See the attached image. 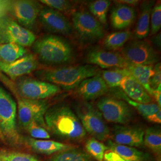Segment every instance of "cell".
Segmentation results:
<instances>
[{"instance_id": "obj_1", "label": "cell", "mask_w": 161, "mask_h": 161, "mask_svg": "<svg viewBox=\"0 0 161 161\" xmlns=\"http://www.w3.org/2000/svg\"><path fill=\"white\" fill-rule=\"evenodd\" d=\"M44 121L47 128L58 137L77 141L86 136L78 117L67 105L58 104L48 108Z\"/></svg>"}, {"instance_id": "obj_2", "label": "cell", "mask_w": 161, "mask_h": 161, "mask_svg": "<svg viewBox=\"0 0 161 161\" xmlns=\"http://www.w3.org/2000/svg\"><path fill=\"white\" fill-rule=\"evenodd\" d=\"M100 72L97 66L86 64L43 70L37 74L44 81L65 90H69L77 87L83 80L98 75Z\"/></svg>"}, {"instance_id": "obj_3", "label": "cell", "mask_w": 161, "mask_h": 161, "mask_svg": "<svg viewBox=\"0 0 161 161\" xmlns=\"http://www.w3.org/2000/svg\"><path fill=\"white\" fill-rule=\"evenodd\" d=\"M33 45L35 54L46 64H66L74 57V50L70 44L58 36L45 35L35 41Z\"/></svg>"}, {"instance_id": "obj_4", "label": "cell", "mask_w": 161, "mask_h": 161, "mask_svg": "<svg viewBox=\"0 0 161 161\" xmlns=\"http://www.w3.org/2000/svg\"><path fill=\"white\" fill-rule=\"evenodd\" d=\"M16 103L0 86V128L5 139L13 144H19L21 142L16 125Z\"/></svg>"}, {"instance_id": "obj_5", "label": "cell", "mask_w": 161, "mask_h": 161, "mask_svg": "<svg viewBox=\"0 0 161 161\" xmlns=\"http://www.w3.org/2000/svg\"><path fill=\"white\" fill-rule=\"evenodd\" d=\"M76 115L86 131L94 138L104 141L109 137L110 130L100 112L86 102L79 104L76 108Z\"/></svg>"}, {"instance_id": "obj_6", "label": "cell", "mask_w": 161, "mask_h": 161, "mask_svg": "<svg viewBox=\"0 0 161 161\" xmlns=\"http://www.w3.org/2000/svg\"><path fill=\"white\" fill-rule=\"evenodd\" d=\"M73 29L82 42H96L104 36L103 25L86 10L75 12L72 16Z\"/></svg>"}, {"instance_id": "obj_7", "label": "cell", "mask_w": 161, "mask_h": 161, "mask_svg": "<svg viewBox=\"0 0 161 161\" xmlns=\"http://www.w3.org/2000/svg\"><path fill=\"white\" fill-rule=\"evenodd\" d=\"M35 41L34 34L13 18L6 14L0 16V44L14 42L25 47L32 46Z\"/></svg>"}, {"instance_id": "obj_8", "label": "cell", "mask_w": 161, "mask_h": 161, "mask_svg": "<svg viewBox=\"0 0 161 161\" xmlns=\"http://www.w3.org/2000/svg\"><path fill=\"white\" fill-rule=\"evenodd\" d=\"M16 90L20 97L42 100L51 97L62 92L60 87L44 80L23 78L17 81Z\"/></svg>"}, {"instance_id": "obj_9", "label": "cell", "mask_w": 161, "mask_h": 161, "mask_svg": "<svg viewBox=\"0 0 161 161\" xmlns=\"http://www.w3.org/2000/svg\"><path fill=\"white\" fill-rule=\"evenodd\" d=\"M98 111L106 121L118 124H126L132 119L133 110L124 100L105 97L98 100Z\"/></svg>"}, {"instance_id": "obj_10", "label": "cell", "mask_w": 161, "mask_h": 161, "mask_svg": "<svg viewBox=\"0 0 161 161\" xmlns=\"http://www.w3.org/2000/svg\"><path fill=\"white\" fill-rule=\"evenodd\" d=\"M18 116L20 124L25 129L33 122L47 128L44 115L48 109L47 102L20 98L18 100Z\"/></svg>"}, {"instance_id": "obj_11", "label": "cell", "mask_w": 161, "mask_h": 161, "mask_svg": "<svg viewBox=\"0 0 161 161\" xmlns=\"http://www.w3.org/2000/svg\"><path fill=\"white\" fill-rule=\"evenodd\" d=\"M132 64L151 65L159 62V56L149 42L144 41H133L124 47L121 53Z\"/></svg>"}, {"instance_id": "obj_12", "label": "cell", "mask_w": 161, "mask_h": 161, "mask_svg": "<svg viewBox=\"0 0 161 161\" xmlns=\"http://www.w3.org/2000/svg\"><path fill=\"white\" fill-rule=\"evenodd\" d=\"M42 8L36 1L18 0L11 2L8 10L17 23L28 29L34 25Z\"/></svg>"}, {"instance_id": "obj_13", "label": "cell", "mask_w": 161, "mask_h": 161, "mask_svg": "<svg viewBox=\"0 0 161 161\" xmlns=\"http://www.w3.org/2000/svg\"><path fill=\"white\" fill-rule=\"evenodd\" d=\"M86 61L87 64L103 69L127 68L131 64L118 52L102 50L89 52L86 55Z\"/></svg>"}, {"instance_id": "obj_14", "label": "cell", "mask_w": 161, "mask_h": 161, "mask_svg": "<svg viewBox=\"0 0 161 161\" xmlns=\"http://www.w3.org/2000/svg\"><path fill=\"white\" fill-rule=\"evenodd\" d=\"M39 19L43 27L47 31L62 35H69L72 26L62 13L49 7H42L39 14Z\"/></svg>"}, {"instance_id": "obj_15", "label": "cell", "mask_w": 161, "mask_h": 161, "mask_svg": "<svg viewBox=\"0 0 161 161\" xmlns=\"http://www.w3.org/2000/svg\"><path fill=\"white\" fill-rule=\"evenodd\" d=\"M38 62L32 54H26L12 63L0 62V70L13 80L29 74L37 68Z\"/></svg>"}, {"instance_id": "obj_16", "label": "cell", "mask_w": 161, "mask_h": 161, "mask_svg": "<svg viewBox=\"0 0 161 161\" xmlns=\"http://www.w3.org/2000/svg\"><path fill=\"white\" fill-rule=\"evenodd\" d=\"M109 90L100 74L88 78L77 86L78 95L85 100L96 99L105 94Z\"/></svg>"}, {"instance_id": "obj_17", "label": "cell", "mask_w": 161, "mask_h": 161, "mask_svg": "<svg viewBox=\"0 0 161 161\" xmlns=\"http://www.w3.org/2000/svg\"><path fill=\"white\" fill-rule=\"evenodd\" d=\"M144 134V130L140 127L116 125L114 131V142L130 147H138L143 144Z\"/></svg>"}, {"instance_id": "obj_18", "label": "cell", "mask_w": 161, "mask_h": 161, "mask_svg": "<svg viewBox=\"0 0 161 161\" xmlns=\"http://www.w3.org/2000/svg\"><path fill=\"white\" fill-rule=\"evenodd\" d=\"M119 86L121 87L127 97L136 102L149 104L152 102L151 96L131 75L122 80Z\"/></svg>"}, {"instance_id": "obj_19", "label": "cell", "mask_w": 161, "mask_h": 161, "mask_svg": "<svg viewBox=\"0 0 161 161\" xmlns=\"http://www.w3.org/2000/svg\"><path fill=\"white\" fill-rule=\"evenodd\" d=\"M136 18V12L131 6L116 3L111 12L110 22L114 28L124 29L130 27Z\"/></svg>"}, {"instance_id": "obj_20", "label": "cell", "mask_w": 161, "mask_h": 161, "mask_svg": "<svg viewBox=\"0 0 161 161\" xmlns=\"http://www.w3.org/2000/svg\"><path fill=\"white\" fill-rule=\"evenodd\" d=\"M26 142L29 147L36 152L45 155L58 153L66 150L74 148L70 144L48 140H36L28 138L26 139Z\"/></svg>"}, {"instance_id": "obj_21", "label": "cell", "mask_w": 161, "mask_h": 161, "mask_svg": "<svg viewBox=\"0 0 161 161\" xmlns=\"http://www.w3.org/2000/svg\"><path fill=\"white\" fill-rule=\"evenodd\" d=\"M153 6V1H144L141 4L140 17L135 31V37L138 40L144 39L149 34L150 14Z\"/></svg>"}, {"instance_id": "obj_22", "label": "cell", "mask_w": 161, "mask_h": 161, "mask_svg": "<svg viewBox=\"0 0 161 161\" xmlns=\"http://www.w3.org/2000/svg\"><path fill=\"white\" fill-rule=\"evenodd\" d=\"M131 75L142 86L152 97L153 90L150 86V80L154 74V68L151 65L130 64L127 68Z\"/></svg>"}, {"instance_id": "obj_23", "label": "cell", "mask_w": 161, "mask_h": 161, "mask_svg": "<svg viewBox=\"0 0 161 161\" xmlns=\"http://www.w3.org/2000/svg\"><path fill=\"white\" fill-rule=\"evenodd\" d=\"M109 149L115 152L126 161H149V155L133 147L115 143L109 140L108 143Z\"/></svg>"}, {"instance_id": "obj_24", "label": "cell", "mask_w": 161, "mask_h": 161, "mask_svg": "<svg viewBox=\"0 0 161 161\" xmlns=\"http://www.w3.org/2000/svg\"><path fill=\"white\" fill-rule=\"evenodd\" d=\"M27 53L25 47L14 42L0 44V62L12 63Z\"/></svg>"}, {"instance_id": "obj_25", "label": "cell", "mask_w": 161, "mask_h": 161, "mask_svg": "<svg viewBox=\"0 0 161 161\" xmlns=\"http://www.w3.org/2000/svg\"><path fill=\"white\" fill-rule=\"evenodd\" d=\"M130 31L116 32L108 35L103 41V46L106 49L115 52L124 46L128 41L131 37Z\"/></svg>"}, {"instance_id": "obj_26", "label": "cell", "mask_w": 161, "mask_h": 161, "mask_svg": "<svg viewBox=\"0 0 161 161\" xmlns=\"http://www.w3.org/2000/svg\"><path fill=\"white\" fill-rule=\"evenodd\" d=\"M101 75L107 86L116 87L119 86L121 81L131 74L127 68H113L104 70Z\"/></svg>"}, {"instance_id": "obj_27", "label": "cell", "mask_w": 161, "mask_h": 161, "mask_svg": "<svg viewBox=\"0 0 161 161\" xmlns=\"http://www.w3.org/2000/svg\"><path fill=\"white\" fill-rule=\"evenodd\" d=\"M49 161H92L86 152L72 148L55 154Z\"/></svg>"}, {"instance_id": "obj_28", "label": "cell", "mask_w": 161, "mask_h": 161, "mask_svg": "<svg viewBox=\"0 0 161 161\" xmlns=\"http://www.w3.org/2000/svg\"><path fill=\"white\" fill-rule=\"evenodd\" d=\"M111 1L108 0H97L91 2L88 5L90 13L98 21L103 25L107 24V13Z\"/></svg>"}, {"instance_id": "obj_29", "label": "cell", "mask_w": 161, "mask_h": 161, "mask_svg": "<svg viewBox=\"0 0 161 161\" xmlns=\"http://www.w3.org/2000/svg\"><path fill=\"white\" fill-rule=\"evenodd\" d=\"M143 143L156 154H160L161 152V130L154 127L147 129L144 134Z\"/></svg>"}, {"instance_id": "obj_30", "label": "cell", "mask_w": 161, "mask_h": 161, "mask_svg": "<svg viewBox=\"0 0 161 161\" xmlns=\"http://www.w3.org/2000/svg\"><path fill=\"white\" fill-rule=\"evenodd\" d=\"M88 154L97 161H103L104 155L109 147L94 137L90 138L86 143Z\"/></svg>"}, {"instance_id": "obj_31", "label": "cell", "mask_w": 161, "mask_h": 161, "mask_svg": "<svg viewBox=\"0 0 161 161\" xmlns=\"http://www.w3.org/2000/svg\"><path fill=\"white\" fill-rule=\"evenodd\" d=\"M122 98L125 101V102H127L131 106L134 108L144 118L154 114L157 112L161 110V107H159L157 104H143L137 103L130 99L125 95V94L122 95Z\"/></svg>"}, {"instance_id": "obj_32", "label": "cell", "mask_w": 161, "mask_h": 161, "mask_svg": "<svg viewBox=\"0 0 161 161\" xmlns=\"http://www.w3.org/2000/svg\"><path fill=\"white\" fill-rule=\"evenodd\" d=\"M0 161H40L34 156L17 152H0Z\"/></svg>"}, {"instance_id": "obj_33", "label": "cell", "mask_w": 161, "mask_h": 161, "mask_svg": "<svg viewBox=\"0 0 161 161\" xmlns=\"http://www.w3.org/2000/svg\"><path fill=\"white\" fill-rule=\"evenodd\" d=\"M25 130L32 138L36 140H48L50 138V135L46 128L42 127L36 122H33L31 123Z\"/></svg>"}, {"instance_id": "obj_34", "label": "cell", "mask_w": 161, "mask_h": 161, "mask_svg": "<svg viewBox=\"0 0 161 161\" xmlns=\"http://www.w3.org/2000/svg\"><path fill=\"white\" fill-rule=\"evenodd\" d=\"M151 34H157L161 28V4L158 3L152 8L151 14Z\"/></svg>"}, {"instance_id": "obj_35", "label": "cell", "mask_w": 161, "mask_h": 161, "mask_svg": "<svg viewBox=\"0 0 161 161\" xmlns=\"http://www.w3.org/2000/svg\"><path fill=\"white\" fill-rule=\"evenodd\" d=\"M40 2L47 7L59 12H68L72 8V3L66 0H41Z\"/></svg>"}, {"instance_id": "obj_36", "label": "cell", "mask_w": 161, "mask_h": 161, "mask_svg": "<svg viewBox=\"0 0 161 161\" xmlns=\"http://www.w3.org/2000/svg\"><path fill=\"white\" fill-rule=\"evenodd\" d=\"M154 68V74L150 80V86L152 89L155 90L159 86L161 85V63L156 64Z\"/></svg>"}, {"instance_id": "obj_37", "label": "cell", "mask_w": 161, "mask_h": 161, "mask_svg": "<svg viewBox=\"0 0 161 161\" xmlns=\"http://www.w3.org/2000/svg\"><path fill=\"white\" fill-rule=\"evenodd\" d=\"M104 161H126L118 154L111 150L105 152L104 155Z\"/></svg>"}, {"instance_id": "obj_38", "label": "cell", "mask_w": 161, "mask_h": 161, "mask_svg": "<svg viewBox=\"0 0 161 161\" xmlns=\"http://www.w3.org/2000/svg\"><path fill=\"white\" fill-rule=\"evenodd\" d=\"M144 118H146L147 121H149V122H152L153 123H157V124H161V111L159 110L155 114L147 116L145 117Z\"/></svg>"}, {"instance_id": "obj_39", "label": "cell", "mask_w": 161, "mask_h": 161, "mask_svg": "<svg viewBox=\"0 0 161 161\" xmlns=\"http://www.w3.org/2000/svg\"><path fill=\"white\" fill-rule=\"evenodd\" d=\"M152 97L155 99L157 104L161 107V85L158 86L156 89L153 90L152 93Z\"/></svg>"}, {"instance_id": "obj_40", "label": "cell", "mask_w": 161, "mask_h": 161, "mask_svg": "<svg viewBox=\"0 0 161 161\" xmlns=\"http://www.w3.org/2000/svg\"><path fill=\"white\" fill-rule=\"evenodd\" d=\"M116 3H119L125 4L128 6H135L138 5L139 1L137 0H120V1H116Z\"/></svg>"}, {"instance_id": "obj_41", "label": "cell", "mask_w": 161, "mask_h": 161, "mask_svg": "<svg viewBox=\"0 0 161 161\" xmlns=\"http://www.w3.org/2000/svg\"><path fill=\"white\" fill-rule=\"evenodd\" d=\"M0 140H1L3 142H4L5 140H6L5 138H4V136H3V133H2V131L1 130V128H0Z\"/></svg>"}, {"instance_id": "obj_42", "label": "cell", "mask_w": 161, "mask_h": 161, "mask_svg": "<svg viewBox=\"0 0 161 161\" xmlns=\"http://www.w3.org/2000/svg\"><path fill=\"white\" fill-rule=\"evenodd\" d=\"M158 161H161V159H159V160H158Z\"/></svg>"}, {"instance_id": "obj_43", "label": "cell", "mask_w": 161, "mask_h": 161, "mask_svg": "<svg viewBox=\"0 0 161 161\" xmlns=\"http://www.w3.org/2000/svg\"></svg>"}]
</instances>
